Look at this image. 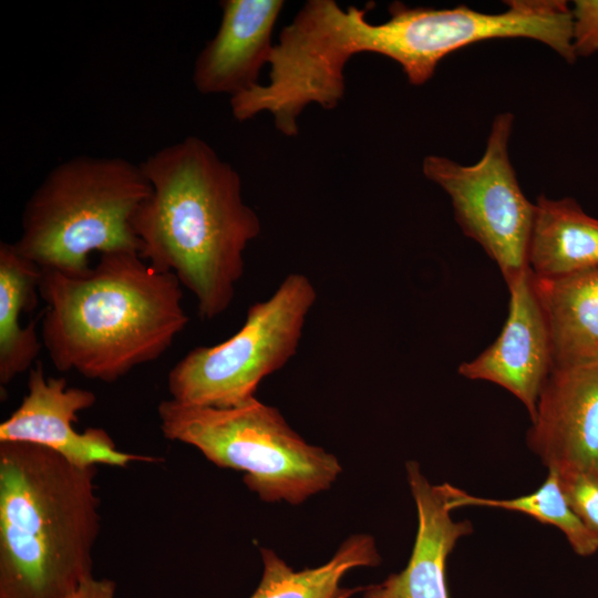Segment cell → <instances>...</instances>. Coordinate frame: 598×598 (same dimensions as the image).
I'll return each instance as SVG.
<instances>
[{
  "label": "cell",
  "mask_w": 598,
  "mask_h": 598,
  "mask_svg": "<svg viewBox=\"0 0 598 598\" xmlns=\"http://www.w3.org/2000/svg\"><path fill=\"white\" fill-rule=\"evenodd\" d=\"M141 166L152 192L132 221L138 255L175 275L203 319L220 316L244 274L245 249L261 230L239 174L197 136L162 147Z\"/></svg>",
  "instance_id": "obj_1"
},
{
  "label": "cell",
  "mask_w": 598,
  "mask_h": 598,
  "mask_svg": "<svg viewBox=\"0 0 598 598\" xmlns=\"http://www.w3.org/2000/svg\"><path fill=\"white\" fill-rule=\"evenodd\" d=\"M41 340L61 372L106 383L157 360L187 326L182 285L137 251L101 254L82 275L41 269Z\"/></svg>",
  "instance_id": "obj_2"
},
{
  "label": "cell",
  "mask_w": 598,
  "mask_h": 598,
  "mask_svg": "<svg viewBox=\"0 0 598 598\" xmlns=\"http://www.w3.org/2000/svg\"><path fill=\"white\" fill-rule=\"evenodd\" d=\"M97 466L0 442V598H64L93 576Z\"/></svg>",
  "instance_id": "obj_3"
},
{
  "label": "cell",
  "mask_w": 598,
  "mask_h": 598,
  "mask_svg": "<svg viewBox=\"0 0 598 598\" xmlns=\"http://www.w3.org/2000/svg\"><path fill=\"white\" fill-rule=\"evenodd\" d=\"M151 192L141 163L72 157L53 167L33 190L12 244L41 269L85 274L92 252L140 251L132 221Z\"/></svg>",
  "instance_id": "obj_4"
},
{
  "label": "cell",
  "mask_w": 598,
  "mask_h": 598,
  "mask_svg": "<svg viewBox=\"0 0 598 598\" xmlns=\"http://www.w3.org/2000/svg\"><path fill=\"white\" fill-rule=\"evenodd\" d=\"M507 10L485 13L461 4L452 9L389 7L381 23L365 19L367 9L349 6L332 27L336 54L349 61L354 54L384 55L402 68L412 85L426 83L447 54L472 43L497 38H528L548 45L566 62L577 58L573 48L571 8L565 0H508Z\"/></svg>",
  "instance_id": "obj_5"
},
{
  "label": "cell",
  "mask_w": 598,
  "mask_h": 598,
  "mask_svg": "<svg viewBox=\"0 0 598 598\" xmlns=\"http://www.w3.org/2000/svg\"><path fill=\"white\" fill-rule=\"evenodd\" d=\"M157 415L165 439L195 447L216 466L243 472L247 487L267 503L299 505L328 489L342 471L333 454L306 442L278 409L256 398L226 409L167 399Z\"/></svg>",
  "instance_id": "obj_6"
},
{
  "label": "cell",
  "mask_w": 598,
  "mask_h": 598,
  "mask_svg": "<svg viewBox=\"0 0 598 598\" xmlns=\"http://www.w3.org/2000/svg\"><path fill=\"white\" fill-rule=\"evenodd\" d=\"M316 300L317 290L306 275H288L268 299L249 307L235 334L218 344L190 350L171 369V399L226 409L256 398L262 379L296 354Z\"/></svg>",
  "instance_id": "obj_7"
},
{
  "label": "cell",
  "mask_w": 598,
  "mask_h": 598,
  "mask_svg": "<svg viewBox=\"0 0 598 598\" xmlns=\"http://www.w3.org/2000/svg\"><path fill=\"white\" fill-rule=\"evenodd\" d=\"M514 115L499 113L493 121L480 161L462 165L429 155L424 176L450 197L455 219L497 265L506 283L528 267L536 206L524 194L508 155Z\"/></svg>",
  "instance_id": "obj_8"
},
{
  "label": "cell",
  "mask_w": 598,
  "mask_h": 598,
  "mask_svg": "<svg viewBox=\"0 0 598 598\" xmlns=\"http://www.w3.org/2000/svg\"><path fill=\"white\" fill-rule=\"evenodd\" d=\"M96 402L94 392L69 386L65 378L47 377L38 360L29 370L28 392L20 405L0 423V442H22L49 448L78 466L127 467L132 463L163 461L117 450L100 427H73L81 411Z\"/></svg>",
  "instance_id": "obj_9"
},
{
  "label": "cell",
  "mask_w": 598,
  "mask_h": 598,
  "mask_svg": "<svg viewBox=\"0 0 598 598\" xmlns=\"http://www.w3.org/2000/svg\"><path fill=\"white\" fill-rule=\"evenodd\" d=\"M530 422L527 444L548 471L598 477V361L554 368Z\"/></svg>",
  "instance_id": "obj_10"
},
{
  "label": "cell",
  "mask_w": 598,
  "mask_h": 598,
  "mask_svg": "<svg viewBox=\"0 0 598 598\" xmlns=\"http://www.w3.org/2000/svg\"><path fill=\"white\" fill-rule=\"evenodd\" d=\"M506 285L508 313L498 337L476 358L463 362L458 373L507 390L533 419L539 393L554 368L551 340L530 269Z\"/></svg>",
  "instance_id": "obj_11"
},
{
  "label": "cell",
  "mask_w": 598,
  "mask_h": 598,
  "mask_svg": "<svg viewBox=\"0 0 598 598\" xmlns=\"http://www.w3.org/2000/svg\"><path fill=\"white\" fill-rule=\"evenodd\" d=\"M285 6L282 0H224L221 21L194 63L192 80L200 94L230 97L258 83L269 63L271 35Z\"/></svg>",
  "instance_id": "obj_12"
},
{
  "label": "cell",
  "mask_w": 598,
  "mask_h": 598,
  "mask_svg": "<svg viewBox=\"0 0 598 598\" xmlns=\"http://www.w3.org/2000/svg\"><path fill=\"white\" fill-rule=\"evenodd\" d=\"M417 511V532L403 570L365 586L362 598H448L446 560L456 543L472 533L470 520L456 522L450 508V484H431L415 461L405 464Z\"/></svg>",
  "instance_id": "obj_13"
},
{
  "label": "cell",
  "mask_w": 598,
  "mask_h": 598,
  "mask_svg": "<svg viewBox=\"0 0 598 598\" xmlns=\"http://www.w3.org/2000/svg\"><path fill=\"white\" fill-rule=\"evenodd\" d=\"M533 279L550 334L554 368L597 362L598 268Z\"/></svg>",
  "instance_id": "obj_14"
},
{
  "label": "cell",
  "mask_w": 598,
  "mask_h": 598,
  "mask_svg": "<svg viewBox=\"0 0 598 598\" xmlns=\"http://www.w3.org/2000/svg\"><path fill=\"white\" fill-rule=\"evenodd\" d=\"M528 267L538 278L598 268V218L571 197H537Z\"/></svg>",
  "instance_id": "obj_15"
},
{
  "label": "cell",
  "mask_w": 598,
  "mask_h": 598,
  "mask_svg": "<svg viewBox=\"0 0 598 598\" xmlns=\"http://www.w3.org/2000/svg\"><path fill=\"white\" fill-rule=\"evenodd\" d=\"M41 268L20 255L12 243L0 244V383L29 371L43 347L38 318L21 326L22 312L35 307Z\"/></svg>",
  "instance_id": "obj_16"
},
{
  "label": "cell",
  "mask_w": 598,
  "mask_h": 598,
  "mask_svg": "<svg viewBox=\"0 0 598 598\" xmlns=\"http://www.w3.org/2000/svg\"><path fill=\"white\" fill-rule=\"evenodd\" d=\"M260 554L262 576L250 598H351L364 587H342L343 576L353 568L381 563L375 542L368 534L352 535L328 563L299 571L269 548H260Z\"/></svg>",
  "instance_id": "obj_17"
},
{
  "label": "cell",
  "mask_w": 598,
  "mask_h": 598,
  "mask_svg": "<svg viewBox=\"0 0 598 598\" xmlns=\"http://www.w3.org/2000/svg\"><path fill=\"white\" fill-rule=\"evenodd\" d=\"M462 506H484L515 511L526 514L540 523L557 527L566 537L573 550L588 557L598 551V536L574 513L561 489L558 476L548 471L543 484L533 493L515 498H484L450 486V508Z\"/></svg>",
  "instance_id": "obj_18"
},
{
  "label": "cell",
  "mask_w": 598,
  "mask_h": 598,
  "mask_svg": "<svg viewBox=\"0 0 598 598\" xmlns=\"http://www.w3.org/2000/svg\"><path fill=\"white\" fill-rule=\"evenodd\" d=\"M557 476L574 513L598 536V477L581 472H566Z\"/></svg>",
  "instance_id": "obj_19"
},
{
  "label": "cell",
  "mask_w": 598,
  "mask_h": 598,
  "mask_svg": "<svg viewBox=\"0 0 598 598\" xmlns=\"http://www.w3.org/2000/svg\"><path fill=\"white\" fill-rule=\"evenodd\" d=\"M573 48L576 58L598 52V0H575L571 8Z\"/></svg>",
  "instance_id": "obj_20"
},
{
  "label": "cell",
  "mask_w": 598,
  "mask_h": 598,
  "mask_svg": "<svg viewBox=\"0 0 598 598\" xmlns=\"http://www.w3.org/2000/svg\"><path fill=\"white\" fill-rule=\"evenodd\" d=\"M115 590L116 584L113 580L92 576L64 598H116Z\"/></svg>",
  "instance_id": "obj_21"
}]
</instances>
